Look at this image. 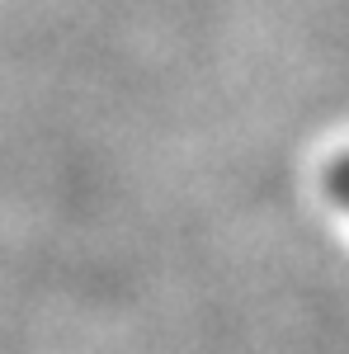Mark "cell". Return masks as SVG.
<instances>
[{
    "label": "cell",
    "instance_id": "obj_1",
    "mask_svg": "<svg viewBox=\"0 0 349 354\" xmlns=\"http://www.w3.org/2000/svg\"><path fill=\"white\" fill-rule=\"evenodd\" d=\"M326 194H330V198L349 213V151L340 156V161L326 165Z\"/></svg>",
    "mask_w": 349,
    "mask_h": 354
}]
</instances>
